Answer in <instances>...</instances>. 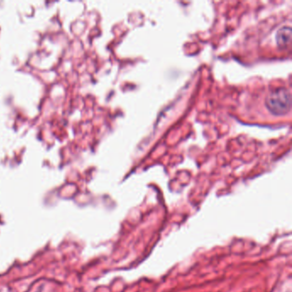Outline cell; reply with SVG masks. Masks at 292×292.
Masks as SVG:
<instances>
[{
	"instance_id": "cell-1",
	"label": "cell",
	"mask_w": 292,
	"mask_h": 292,
	"mask_svg": "<svg viewBox=\"0 0 292 292\" xmlns=\"http://www.w3.org/2000/svg\"><path fill=\"white\" fill-rule=\"evenodd\" d=\"M266 108L274 116H284L292 108V96L286 88H277L269 92L265 100Z\"/></svg>"
},
{
	"instance_id": "cell-2",
	"label": "cell",
	"mask_w": 292,
	"mask_h": 292,
	"mask_svg": "<svg viewBox=\"0 0 292 292\" xmlns=\"http://www.w3.org/2000/svg\"><path fill=\"white\" fill-rule=\"evenodd\" d=\"M292 28L290 27H283L278 30L275 36L278 46L281 49H286L292 42Z\"/></svg>"
}]
</instances>
